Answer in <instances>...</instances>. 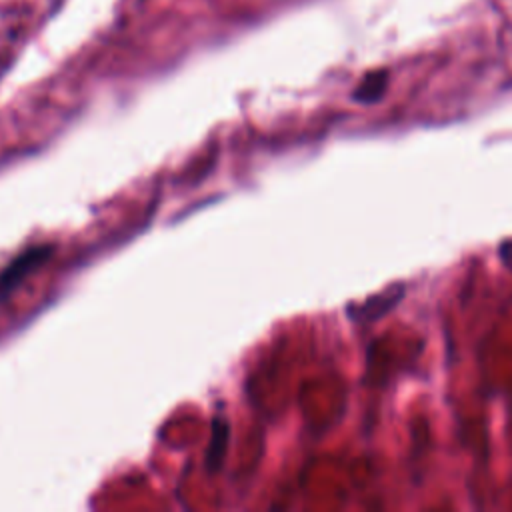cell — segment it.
<instances>
[{"mask_svg":"<svg viewBox=\"0 0 512 512\" xmlns=\"http://www.w3.org/2000/svg\"><path fill=\"white\" fill-rule=\"evenodd\" d=\"M54 252L52 244L30 246L0 270V302L6 300L36 268L44 266Z\"/></svg>","mask_w":512,"mask_h":512,"instance_id":"cell-1","label":"cell"},{"mask_svg":"<svg viewBox=\"0 0 512 512\" xmlns=\"http://www.w3.org/2000/svg\"><path fill=\"white\" fill-rule=\"evenodd\" d=\"M406 296V282H392L386 288L366 296L362 302H350L346 306V316L352 322H376L382 316L390 314Z\"/></svg>","mask_w":512,"mask_h":512,"instance_id":"cell-2","label":"cell"},{"mask_svg":"<svg viewBox=\"0 0 512 512\" xmlns=\"http://www.w3.org/2000/svg\"><path fill=\"white\" fill-rule=\"evenodd\" d=\"M388 80H390V74L386 68H376L366 72L362 80L356 84V88L352 90V100L358 104H376L386 94Z\"/></svg>","mask_w":512,"mask_h":512,"instance_id":"cell-3","label":"cell"},{"mask_svg":"<svg viewBox=\"0 0 512 512\" xmlns=\"http://www.w3.org/2000/svg\"><path fill=\"white\" fill-rule=\"evenodd\" d=\"M228 438H230L228 422L222 420V418H214L212 420V434H210V442H208V450H206V468L210 472H214L222 466L226 446H228Z\"/></svg>","mask_w":512,"mask_h":512,"instance_id":"cell-4","label":"cell"},{"mask_svg":"<svg viewBox=\"0 0 512 512\" xmlns=\"http://www.w3.org/2000/svg\"><path fill=\"white\" fill-rule=\"evenodd\" d=\"M500 264L512 272V238H504L496 248Z\"/></svg>","mask_w":512,"mask_h":512,"instance_id":"cell-5","label":"cell"}]
</instances>
